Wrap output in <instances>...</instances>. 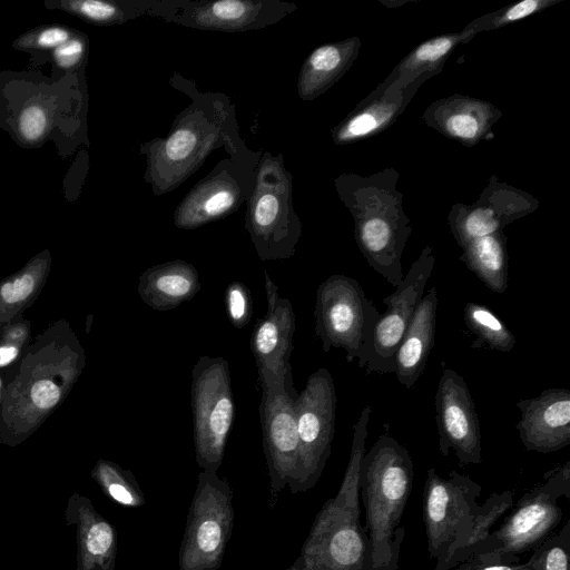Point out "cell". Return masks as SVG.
I'll use <instances>...</instances> for the list:
<instances>
[{
    "label": "cell",
    "mask_w": 570,
    "mask_h": 570,
    "mask_svg": "<svg viewBox=\"0 0 570 570\" xmlns=\"http://www.w3.org/2000/svg\"><path fill=\"white\" fill-rule=\"evenodd\" d=\"M190 397L196 462L203 471L217 473L235 416L229 365L224 357L197 360Z\"/></svg>",
    "instance_id": "cell-9"
},
{
    "label": "cell",
    "mask_w": 570,
    "mask_h": 570,
    "mask_svg": "<svg viewBox=\"0 0 570 570\" xmlns=\"http://www.w3.org/2000/svg\"><path fill=\"white\" fill-rule=\"evenodd\" d=\"M88 169L89 155L86 149H81L77 153L63 179V196L68 202L72 203L79 197Z\"/></svg>",
    "instance_id": "cell-41"
},
{
    "label": "cell",
    "mask_w": 570,
    "mask_h": 570,
    "mask_svg": "<svg viewBox=\"0 0 570 570\" xmlns=\"http://www.w3.org/2000/svg\"><path fill=\"white\" fill-rule=\"evenodd\" d=\"M481 485L469 476L451 471L446 479L435 469L428 470L423 491V520L428 551L438 559L471 522L480 508Z\"/></svg>",
    "instance_id": "cell-16"
},
{
    "label": "cell",
    "mask_w": 570,
    "mask_h": 570,
    "mask_svg": "<svg viewBox=\"0 0 570 570\" xmlns=\"http://www.w3.org/2000/svg\"><path fill=\"white\" fill-rule=\"evenodd\" d=\"M233 491L217 473L200 471L181 540L179 570H218L234 525Z\"/></svg>",
    "instance_id": "cell-10"
},
{
    "label": "cell",
    "mask_w": 570,
    "mask_h": 570,
    "mask_svg": "<svg viewBox=\"0 0 570 570\" xmlns=\"http://www.w3.org/2000/svg\"><path fill=\"white\" fill-rule=\"evenodd\" d=\"M463 318L466 327L476 336L473 346L487 345L504 353L514 347V335L488 306L468 302L463 309Z\"/></svg>",
    "instance_id": "cell-33"
},
{
    "label": "cell",
    "mask_w": 570,
    "mask_h": 570,
    "mask_svg": "<svg viewBox=\"0 0 570 570\" xmlns=\"http://www.w3.org/2000/svg\"><path fill=\"white\" fill-rule=\"evenodd\" d=\"M399 173L387 168L371 176L342 174L334 185L354 219V236L367 264L389 284L403 279L402 255L412 233L396 189Z\"/></svg>",
    "instance_id": "cell-5"
},
{
    "label": "cell",
    "mask_w": 570,
    "mask_h": 570,
    "mask_svg": "<svg viewBox=\"0 0 570 570\" xmlns=\"http://www.w3.org/2000/svg\"><path fill=\"white\" fill-rule=\"evenodd\" d=\"M3 384H4V374L0 373V411H1V403H2Z\"/></svg>",
    "instance_id": "cell-43"
},
{
    "label": "cell",
    "mask_w": 570,
    "mask_h": 570,
    "mask_svg": "<svg viewBox=\"0 0 570 570\" xmlns=\"http://www.w3.org/2000/svg\"><path fill=\"white\" fill-rule=\"evenodd\" d=\"M31 341V323L22 315L0 327V373H6L23 355Z\"/></svg>",
    "instance_id": "cell-37"
},
{
    "label": "cell",
    "mask_w": 570,
    "mask_h": 570,
    "mask_svg": "<svg viewBox=\"0 0 570 570\" xmlns=\"http://www.w3.org/2000/svg\"><path fill=\"white\" fill-rule=\"evenodd\" d=\"M454 570H531L529 561L504 559L492 554L471 557Z\"/></svg>",
    "instance_id": "cell-42"
},
{
    "label": "cell",
    "mask_w": 570,
    "mask_h": 570,
    "mask_svg": "<svg viewBox=\"0 0 570 570\" xmlns=\"http://www.w3.org/2000/svg\"><path fill=\"white\" fill-rule=\"evenodd\" d=\"M267 308L250 336V351L258 371L293 379L291 355L296 328L295 313L288 298L279 295L278 286L264 272Z\"/></svg>",
    "instance_id": "cell-20"
},
{
    "label": "cell",
    "mask_w": 570,
    "mask_h": 570,
    "mask_svg": "<svg viewBox=\"0 0 570 570\" xmlns=\"http://www.w3.org/2000/svg\"><path fill=\"white\" fill-rule=\"evenodd\" d=\"M262 154L263 150L248 148L219 160L177 205L175 227L191 230L237 212L254 189Z\"/></svg>",
    "instance_id": "cell-13"
},
{
    "label": "cell",
    "mask_w": 570,
    "mask_h": 570,
    "mask_svg": "<svg viewBox=\"0 0 570 570\" xmlns=\"http://www.w3.org/2000/svg\"><path fill=\"white\" fill-rule=\"evenodd\" d=\"M262 387L259 417L263 449L269 476V508L278 494L293 488L297 468L299 444L295 419V400L298 393L293 379H284L269 371H258Z\"/></svg>",
    "instance_id": "cell-12"
},
{
    "label": "cell",
    "mask_w": 570,
    "mask_h": 570,
    "mask_svg": "<svg viewBox=\"0 0 570 570\" xmlns=\"http://www.w3.org/2000/svg\"><path fill=\"white\" fill-rule=\"evenodd\" d=\"M202 284L196 267L183 259L154 265L138 278L137 292L155 311H169L191 301Z\"/></svg>",
    "instance_id": "cell-26"
},
{
    "label": "cell",
    "mask_w": 570,
    "mask_h": 570,
    "mask_svg": "<svg viewBox=\"0 0 570 570\" xmlns=\"http://www.w3.org/2000/svg\"><path fill=\"white\" fill-rule=\"evenodd\" d=\"M88 109L86 72L0 71V128L24 149L52 141L67 158L81 145L89 147Z\"/></svg>",
    "instance_id": "cell-2"
},
{
    "label": "cell",
    "mask_w": 570,
    "mask_h": 570,
    "mask_svg": "<svg viewBox=\"0 0 570 570\" xmlns=\"http://www.w3.org/2000/svg\"><path fill=\"white\" fill-rule=\"evenodd\" d=\"M245 229L262 262L294 256L302 223L293 204V176L283 154L263 151L254 189L246 202Z\"/></svg>",
    "instance_id": "cell-7"
},
{
    "label": "cell",
    "mask_w": 570,
    "mask_h": 570,
    "mask_svg": "<svg viewBox=\"0 0 570 570\" xmlns=\"http://www.w3.org/2000/svg\"><path fill=\"white\" fill-rule=\"evenodd\" d=\"M296 9L281 0H160L153 17L199 30L242 32L273 26Z\"/></svg>",
    "instance_id": "cell-15"
},
{
    "label": "cell",
    "mask_w": 570,
    "mask_h": 570,
    "mask_svg": "<svg viewBox=\"0 0 570 570\" xmlns=\"http://www.w3.org/2000/svg\"><path fill=\"white\" fill-rule=\"evenodd\" d=\"M570 531L567 522L562 531L550 535L533 550L528 560L531 570H569Z\"/></svg>",
    "instance_id": "cell-39"
},
{
    "label": "cell",
    "mask_w": 570,
    "mask_h": 570,
    "mask_svg": "<svg viewBox=\"0 0 570 570\" xmlns=\"http://www.w3.org/2000/svg\"><path fill=\"white\" fill-rule=\"evenodd\" d=\"M570 462L553 471L544 484L524 494L503 523L490 532L471 557L492 554L519 559L546 541L562 519L557 499L569 498ZM470 557V558H471Z\"/></svg>",
    "instance_id": "cell-11"
},
{
    "label": "cell",
    "mask_w": 570,
    "mask_h": 570,
    "mask_svg": "<svg viewBox=\"0 0 570 570\" xmlns=\"http://www.w3.org/2000/svg\"><path fill=\"white\" fill-rule=\"evenodd\" d=\"M160 0H47L45 7L60 10L89 24H122L141 16H154Z\"/></svg>",
    "instance_id": "cell-31"
},
{
    "label": "cell",
    "mask_w": 570,
    "mask_h": 570,
    "mask_svg": "<svg viewBox=\"0 0 570 570\" xmlns=\"http://www.w3.org/2000/svg\"><path fill=\"white\" fill-rule=\"evenodd\" d=\"M66 518L76 525L77 570H115L117 532L89 499L73 494Z\"/></svg>",
    "instance_id": "cell-24"
},
{
    "label": "cell",
    "mask_w": 570,
    "mask_h": 570,
    "mask_svg": "<svg viewBox=\"0 0 570 570\" xmlns=\"http://www.w3.org/2000/svg\"><path fill=\"white\" fill-rule=\"evenodd\" d=\"M91 476L110 499L121 505L139 508L146 502L132 473L115 462L105 459L98 460L91 471Z\"/></svg>",
    "instance_id": "cell-34"
},
{
    "label": "cell",
    "mask_w": 570,
    "mask_h": 570,
    "mask_svg": "<svg viewBox=\"0 0 570 570\" xmlns=\"http://www.w3.org/2000/svg\"><path fill=\"white\" fill-rule=\"evenodd\" d=\"M78 31L61 23L39 24L18 36L12 41V47L29 53L37 62L45 60L53 49L73 38Z\"/></svg>",
    "instance_id": "cell-35"
},
{
    "label": "cell",
    "mask_w": 570,
    "mask_h": 570,
    "mask_svg": "<svg viewBox=\"0 0 570 570\" xmlns=\"http://www.w3.org/2000/svg\"><path fill=\"white\" fill-rule=\"evenodd\" d=\"M169 85L189 97V105L174 119L165 137L141 142L138 149L146 158L144 180L155 196L177 189L216 149L228 156L248 149L239 135L236 106L219 91H200L194 80L174 72Z\"/></svg>",
    "instance_id": "cell-3"
},
{
    "label": "cell",
    "mask_w": 570,
    "mask_h": 570,
    "mask_svg": "<svg viewBox=\"0 0 570 570\" xmlns=\"http://www.w3.org/2000/svg\"><path fill=\"white\" fill-rule=\"evenodd\" d=\"M512 505L511 491L493 493L488 498L446 552L436 559L435 569L450 570L468 560L490 534V529Z\"/></svg>",
    "instance_id": "cell-30"
},
{
    "label": "cell",
    "mask_w": 570,
    "mask_h": 570,
    "mask_svg": "<svg viewBox=\"0 0 570 570\" xmlns=\"http://www.w3.org/2000/svg\"><path fill=\"white\" fill-rule=\"evenodd\" d=\"M89 57V38L82 32L78 33L53 49L45 59L52 65L51 76H62L66 73L86 72V66Z\"/></svg>",
    "instance_id": "cell-36"
},
{
    "label": "cell",
    "mask_w": 570,
    "mask_h": 570,
    "mask_svg": "<svg viewBox=\"0 0 570 570\" xmlns=\"http://www.w3.org/2000/svg\"><path fill=\"white\" fill-rule=\"evenodd\" d=\"M284 570H299V562L298 560L296 559L293 564Z\"/></svg>",
    "instance_id": "cell-44"
},
{
    "label": "cell",
    "mask_w": 570,
    "mask_h": 570,
    "mask_svg": "<svg viewBox=\"0 0 570 570\" xmlns=\"http://www.w3.org/2000/svg\"><path fill=\"white\" fill-rule=\"evenodd\" d=\"M438 292L425 294L410 321L395 355V375L400 384L411 389L422 375L434 346Z\"/></svg>",
    "instance_id": "cell-25"
},
{
    "label": "cell",
    "mask_w": 570,
    "mask_h": 570,
    "mask_svg": "<svg viewBox=\"0 0 570 570\" xmlns=\"http://www.w3.org/2000/svg\"><path fill=\"white\" fill-rule=\"evenodd\" d=\"M224 303L227 318L235 328H243L250 322L253 298L244 283L230 282L225 288Z\"/></svg>",
    "instance_id": "cell-40"
},
{
    "label": "cell",
    "mask_w": 570,
    "mask_h": 570,
    "mask_svg": "<svg viewBox=\"0 0 570 570\" xmlns=\"http://www.w3.org/2000/svg\"><path fill=\"white\" fill-rule=\"evenodd\" d=\"M460 261L492 292L504 293L509 279L507 238L502 230L474 240L463 248Z\"/></svg>",
    "instance_id": "cell-32"
},
{
    "label": "cell",
    "mask_w": 570,
    "mask_h": 570,
    "mask_svg": "<svg viewBox=\"0 0 570 570\" xmlns=\"http://www.w3.org/2000/svg\"><path fill=\"white\" fill-rule=\"evenodd\" d=\"M537 207L538 202L531 195L493 177L475 203L453 205L448 223L458 245L463 248L471 240L502 230Z\"/></svg>",
    "instance_id": "cell-19"
},
{
    "label": "cell",
    "mask_w": 570,
    "mask_h": 570,
    "mask_svg": "<svg viewBox=\"0 0 570 570\" xmlns=\"http://www.w3.org/2000/svg\"><path fill=\"white\" fill-rule=\"evenodd\" d=\"M337 396L327 368L312 373L295 400L299 444L298 468L291 493L305 492L318 481L331 455Z\"/></svg>",
    "instance_id": "cell-14"
},
{
    "label": "cell",
    "mask_w": 570,
    "mask_h": 570,
    "mask_svg": "<svg viewBox=\"0 0 570 570\" xmlns=\"http://www.w3.org/2000/svg\"><path fill=\"white\" fill-rule=\"evenodd\" d=\"M561 0H522L473 20L469 26L478 33L505 27L549 8Z\"/></svg>",
    "instance_id": "cell-38"
},
{
    "label": "cell",
    "mask_w": 570,
    "mask_h": 570,
    "mask_svg": "<svg viewBox=\"0 0 570 570\" xmlns=\"http://www.w3.org/2000/svg\"><path fill=\"white\" fill-rule=\"evenodd\" d=\"M85 365V350L66 320L31 338L4 373L0 443L17 446L32 435L62 404Z\"/></svg>",
    "instance_id": "cell-1"
},
{
    "label": "cell",
    "mask_w": 570,
    "mask_h": 570,
    "mask_svg": "<svg viewBox=\"0 0 570 570\" xmlns=\"http://www.w3.org/2000/svg\"><path fill=\"white\" fill-rule=\"evenodd\" d=\"M515 428L527 451L550 453L570 444V391L549 387L538 396L520 400Z\"/></svg>",
    "instance_id": "cell-21"
},
{
    "label": "cell",
    "mask_w": 570,
    "mask_h": 570,
    "mask_svg": "<svg viewBox=\"0 0 570 570\" xmlns=\"http://www.w3.org/2000/svg\"><path fill=\"white\" fill-rule=\"evenodd\" d=\"M421 83L417 81L405 88L390 85L382 91L373 90L331 130L334 144H352L386 130L403 112Z\"/></svg>",
    "instance_id": "cell-23"
},
{
    "label": "cell",
    "mask_w": 570,
    "mask_h": 570,
    "mask_svg": "<svg viewBox=\"0 0 570 570\" xmlns=\"http://www.w3.org/2000/svg\"><path fill=\"white\" fill-rule=\"evenodd\" d=\"M435 421L440 452L452 450L461 465L482 462L481 426L464 379L444 368L435 393Z\"/></svg>",
    "instance_id": "cell-18"
},
{
    "label": "cell",
    "mask_w": 570,
    "mask_h": 570,
    "mask_svg": "<svg viewBox=\"0 0 570 570\" xmlns=\"http://www.w3.org/2000/svg\"><path fill=\"white\" fill-rule=\"evenodd\" d=\"M379 316L374 302L352 277L334 274L316 291L315 334L323 352L343 348L346 361H356L360 368L367 364Z\"/></svg>",
    "instance_id": "cell-8"
},
{
    "label": "cell",
    "mask_w": 570,
    "mask_h": 570,
    "mask_svg": "<svg viewBox=\"0 0 570 570\" xmlns=\"http://www.w3.org/2000/svg\"><path fill=\"white\" fill-rule=\"evenodd\" d=\"M501 115L485 100L454 95L432 102L422 118L445 137L472 147L493 137L492 126Z\"/></svg>",
    "instance_id": "cell-22"
},
{
    "label": "cell",
    "mask_w": 570,
    "mask_h": 570,
    "mask_svg": "<svg viewBox=\"0 0 570 570\" xmlns=\"http://www.w3.org/2000/svg\"><path fill=\"white\" fill-rule=\"evenodd\" d=\"M476 33L468 24L460 32L441 35L417 45L374 91H382L390 85L405 88L417 81L423 82L440 72L453 50L459 45L469 42Z\"/></svg>",
    "instance_id": "cell-28"
},
{
    "label": "cell",
    "mask_w": 570,
    "mask_h": 570,
    "mask_svg": "<svg viewBox=\"0 0 570 570\" xmlns=\"http://www.w3.org/2000/svg\"><path fill=\"white\" fill-rule=\"evenodd\" d=\"M360 47V38L350 37L315 48L301 67L297 78L298 97L311 101L327 91L350 69L358 56Z\"/></svg>",
    "instance_id": "cell-27"
},
{
    "label": "cell",
    "mask_w": 570,
    "mask_h": 570,
    "mask_svg": "<svg viewBox=\"0 0 570 570\" xmlns=\"http://www.w3.org/2000/svg\"><path fill=\"white\" fill-rule=\"evenodd\" d=\"M434 265L433 248L425 246L395 291L383 298L387 308L374 326L366 373H394L397 347L423 297Z\"/></svg>",
    "instance_id": "cell-17"
},
{
    "label": "cell",
    "mask_w": 570,
    "mask_h": 570,
    "mask_svg": "<svg viewBox=\"0 0 570 570\" xmlns=\"http://www.w3.org/2000/svg\"><path fill=\"white\" fill-rule=\"evenodd\" d=\"M51 263L49 249H43L0 281V327L22 315L37 299L48 279Z\"/></svg>",
    "instance_id": "cell-29"
},
{
    "label": "cell",
    "mask_w": 570,
    "mask_h": 570,
    "mask_svg": "<svg viewBox=\"0 0 570 570\" xmlns=\"http://www.w3.org/2000/svg\"><path fill=\"white\" fill-rule=\"evenodd\" d=\"M371 406L353 425L347 466L337 493L317 512L297 558L299 570H374L372 546L361 523L360 468Z\"/></svg>",
    "instance_id": "cell-4"
},
{
    "label": "cell",
    "mask_w": 570,
    "mask_h": 570,
    "mask_svg": "<svg viewBox=\"0 0 570 570\" xmlns=\"http://www.w3.org/2000/svg\"><path fill=\"white\" fill-rule=\"evenodd\" d=\"M413 484L409 451L389 434L381 435L361 461L358 488L374 570H396L404 537L400 525Z\"/></svg>",
    "instance_id": "cell-6"
}]
</instances>
